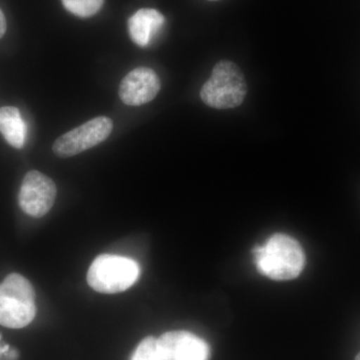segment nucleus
<instances>
[{
  "instance_id": "nucleus-1",
  "label": "nucleus",
  "mask_w": 360,
  "mask_h": 360,
  "mask_svg": "<svg viewBox=\"0 0 360 360\" xmlns=\"http://www.w3.org/2000/svg\"><path fill=\"white\" fill-rule=\"evenodd\" d=\"M255 266L260 274L274 281H290L304 267V253L295 238L274 234L253 251Z\"/></svg>"
},
{
  "instance_id": "nucleus-2",
  "label": "nucleus",
  "mask_w": 360,
  "mask_h": 360,
  "mask_svg": "<svg viewBox=\"0 0 360 360\" xmlns=\"http://www.w3.org/2000/svg\"><path fill=\"white\" fill-rule=\"evenodd\" d=\"M37 314L35 293L25 276L11 274L0 283V326L22 328Z\"/></svg>"
},
{
  "instance_id": "nucleus-3",
  "label": "nucleus",
  "mask_w": 360,
  "mask_h": 360,
  "mask_svg": "<svg viewBox=\"0 0 360 360\" xmlns=\"http://www.w3.org/2000/svg\"><path fill=\"white\" fill-rule=\"evenodd\" d=\"M246 94L245 75L236 63L229 60L217 63L212 77L200 90L203 103L217 110L238 108L245 101Z\"/></svg>"
},
{
  "instance_id": "nucleus-4",
  "label": "nucleus",
  "mask_w": 360,
  "mask_h": 360,
  "mask_svg": "<svg viewBox=\"0 0 360 360\" xmlns=\"http://www.w3.org/2000/svg\"><path fill=\"white\" fill-rule=\"evenodd\" d=\"M139 276V264L134 259L103 255L90 265L87 283L98 292L118 293L134 285Z\"/></svg>"
},
{
  "instance_id": "nucleus-5",
  "label": "nucleus",
  "mask_w": 360,
  "mask_h": 360,
  "mask_svg": "<svg viewBox=\"0 0 360 360\" xmlns=\"http://www.w3.org/2000/svg\"><path fill=\"white\" fill-rule=\"evenodd\" d=\"M113 123L105 116L92 118L77 129L61 135L53 144V153L66 158L84 153L105 141L112 131Z\"/></svg>"
},
{
  "instance_id": "nucleus-6",
  "label": "nucleus",
  "mask_w": 360,
  "mask_h": 360,
  "mask_svg": "<svg viewBox=\"0 0 360 360\" xmlns=\"http://www.w3.org/2000/svg\"><path fill=\"white\" fill-rule=\"evenodd\" d=\"M56 198L53 180L37 170L26 174L21 184L18 203L22 212L32 217H42L51 210Z\"/></svg>"
},
{
  "instance_id": "nucleus-7",
  "label": "nucleus",
  "mask_w": 360,
  "mask_h": 360,
  "mask_svg": "<svg viewBox=\"0 0 360 360\" xmlns=\"http://www.w3.org/2000/svg\"><path fill=\"white\" fill-rule=\"evenodd\" d=\"M158 347L165 360H208L210 350L207 343L188 331L176 330L163 333Z\"/></svg>"
},
{
  "instance_id": "nucleus-8",
  "label": "nucleus",
  "mask_w": 360,
  "mask_h": 360,
  "mask_svg": "<svg viewBox=\"0 0 360 360\" xmlns=\"http://www.w3.org/2000/svg\"><path fill=\"white\" fill-rule=\"evenodd\" d=\"M160 77L155 70L137 68L123 78L118 94L123 103L139 106L153 101L160 92Z\"/></svg>"
},
{
  "instance_id": "nucleus-9",
  "label": "nucleus",
  "mask_w": 360,
  "mask_h": 360,
  "mask_svg": "<svg viewBox=\"0 0 360 360\" xmlns=\"http://www.w3.org/2000/svg\"><path fill=\"white\" fill-rule=\"evenodd\" d=\"M165 22V16L156 9H139L129 20V32L132 41L141 47L148 46Z\"/></svg>"
},
{
  "instance_id": "nucleus-10",
  "label": "nucleus",
  "mask_w": 360,
  "mask_h": 360,
  "mask_svg": "<svg viewBox=\"0 0 360 360\" xmlns=\"http://www.w3.org/2000/svg\"><path fill=\"white\" fill-rule=\"evenodd\" d=\"M0 132L14 148L25 146L26 125L18 108L13 106L0 108Z\"/></svg>"
},
{
  "instance_id": "nucleus-11",
  "label": "nucleus",
  "mask_w": 360,
  "mask_h": 360,
  "mask_svg": "<svg viewBox=\"0 0 360 360\" xmlns=\"http://www.w3.org/2000/svg\"><path fill=\"white\" fill-rule=\"evenodd\" d=\"M66 11L78 18H86L101 11L104 0H61Z\"/></svg>"
},
{
  "instance_id": "nucleus-12",
  "label": "nucleus",
  "mask_w": 360,
  "mask_h": 360,
  "mask_svg": "<svg viewBox=\"0 0 360 360\" xmlns=\"http://www.w3.org/2000/svg\"><path fill=\"white\" fill-rule=\"evenodd\" d=\"M131 360H165L160 352L158 340L153 336H148L139 343L135 349Z\"/></svg>"
},
{
  "instance_id": "nucleus-13",
  "label": "nucleus",
  "mask_w": 360,
  "mask_h": 360,
  "mask_svg": "<svg viewBox=\"0 0 360 360\" xmlns=\"http://www.w3.org/2000/svg\"><path fill=\"white\" fill-rule=\"evenodd\" d=\"M6 32V20L1 9H0V39L4 37Z\"/></svg>"
},
{
  "instance_id": "nucleus-14",
  "label": "nucleus",
  "mask_w": 360,
  "mask_h": 360,
  "mask_svg": "<svg viewBox=\"0 0 360 360\" xmlns=\"http://www.w3.org/2000/svg\"><path fill=\"white\" fill-rule=\"evenodd\" d=\"M8 345H6V347H4V348H2V349H0V352H6V350H8Z\"/></svg>"
},
{
  "instance_id": "nucleus-15",
  "label": "nucleus",
  "mask_w": 360,
  "mask_h": 360,
  "mask_svg": "<svg viewBox=\"0 0 360 360\" xmlns=\"http://www.w3.org/2000/svg\"><path fill=\"white\" fill-rule=\"evenodd\" d=\"M355 360H360V352L356 355V357H355Z\"/></svg>"
},
{
  "instance_id": "nucleus-16",
  "label": "nucleus",
  "mask_w": 360,
  "mask_h": 360,
  "mask_svg": "<svg viewBox=\"0 0 360 360\" xmlns=\"http://www.w3.org/2000/svg\"><path fill=\"white\" fill-rule=\"evenodd\" d=\"M208 1H217V0H208Z\"/></svg>"
}]
</instances>
